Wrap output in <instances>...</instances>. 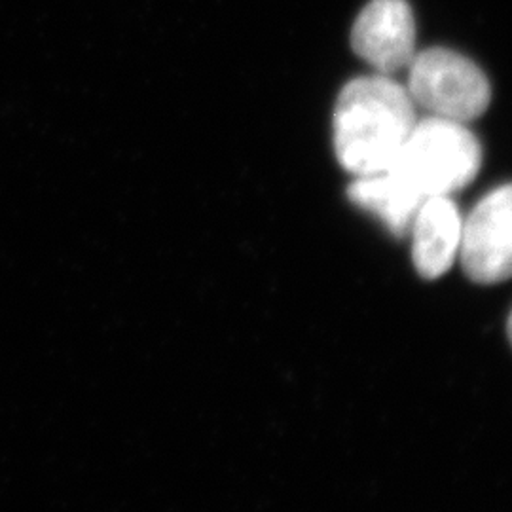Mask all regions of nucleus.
<instances>
[{
	"instance_id": "obj_1",
	"label": "nucleus",
	"mask_w": 512,
	"mask_h": 512,
	"mask_svg": "<svg viewBox=\"0 0 512 512\" xmlns=\"http://www.w3.org/2000/svg\"><path fill=\"white\" fill-rule=\"evenodd\" d=\"M418 122L408 90L387 74L353 78L338 95L332 143L340 165L355 177L389 169Z\"/></svg>"
},
{
	"instance_id": "obj_2",
	"label": "nucleus",
	"mask_w": 512,
	"mask_h": 512,
	"mask_svg": "<svg viewBox=\"0 0 512 512\" xmlns=\"http://www.w3.org/2000/svg\"><path fill=\"white\" fill-rule=\"evenodd\" d=\"M482 147L465 124L439 116L418 118L393 169L425 198L452 196L475 181Z\"/></svg>"
},
{
	"instance_id": "obj_3",
	"label": "nucleus",
	"mask_w": 512,
	"mask_h": 512,
	"mask_svg": "<svg viewBox=\"0 0 512 512\" xmlns=\"http://www.w3.org/2000/svg\"><path fill=\"white\" fill-rule=\"evenodd\" d=\"M406 90L416 109L461 124L480 118L492 101L490 80L469 57L448 48H427L408 65Z\"/></svg>"
},
{
	"instance_id": "obj_4",
	"label": "nucleus",
	"mask_w": 512,
	"mask_h": 512,
	"mask_svg": "<svg viewBox=\"0 0 512 512\" xmlns=\"http://www.w3.org/2000/svg\"><path fill=\"white\" fill-rule=\"evenodd\" d=\"M459 258L475 283L512 277V183L488 192L463 220Z\"/></svg>"
},
{
	"instance_id": "obj_5",
	"label": "nucleus",
	"mask_w": 512,
	"mask_h": 512,
	"mask_svg": "<svg viewBox=\"0 0 512 512\" xmlns=\"http://www.w3.org/2000/svg\"><path fill=\"white\" fill-rule=\"evenodd\" d=\"M353 52L380 74L401 73L416 52V21L406 0H370L351 29Z\"/></svg>"
},
{
	"instance_id": "obj_6",
	"label": "nucleus",
	"mask_w": 512,
	"mask_h": 512,
	"mask_svg": "<svg viewBox=\"0 0 512 512\" xmlns=\"http://www.w3.org/2000/svg\"><path fill=\"white\" fill-rule=\"evenodd\" d=\"M463 219L450 196L425 198L412 220V258L418 274L425 279H439L446 274L461 245Z\"/></svg>"
},
{
	"instance_id": "obj_7",
	"label": "nucleus",
	"mask_w": 512,
	"mask_h": 512,
	"mask_svg": "<svg viewBox=\"0 0 512 512\" xmlns=\"http://www.w3.org/2000/svg\"><path fill=\"white\" fill-rule=\"evenodd\" d=\"M348 198L359 209L374 215L397 238L408 236L412 220L425 200L393 169L355 177L348 186Z\"/></svg>"
},
{
	"instance_id": "obj_8",
	"label": "nucleus",
	"mask_w": 512,
	"mask_h": 512,
	"mask_svg": "<svg viewBox=\"0 0 512 512\" xmlns=\"http://www.w3.org/2000/svg\"><path fill=\"white\" fill-rule=\"evenodd\" d=\"M509 336H511V340H512V313H511V319H509Z\"/></svg>"
}]
</instances>
